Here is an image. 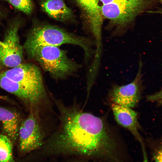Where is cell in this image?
Returning <instances> with one entry per match:
<instances>
[{"label": "cell", "mask_w": 162, "mask_h": 162, "mask_svg": "<svg viewBox=\"0 0 162 162\" xmlns=\"http://www.w3.org/2000/svg\"><path fill=\"white\" fill-rule=\"evenodd\" d=\"M60 124L55 132L37 150V158L72 157L83 160L119 162L124 160L116 133L104 119L76 106L54 99Z\"/></svg>", "instance_id": "6da1fadb"}, {"label": "cell", "mask_w": 162, "mask_h": 162, "mask_svg": "<svg viewBox=\"0 0 162 162\" xmlns=\"http://www.w3.org/2000/svg\"><path fill=\"white\" fill-rule=\"evenodd\" d=\"M0 88L15 96L28 113L41 117L50 103L40 70L34 63H22L0 72Z\"/></svg>", "instance_id": "7a4b0ae2"}, {"label": "cell", "mask_w": 162, "mask_h": 162, "mask_svg": "<svg viewBox=\"0 0 162 162\" xmlns=\"http://www.w3.org/2000/svg\"><path fill=\"white\" fill-rule=\"evenodd\" d=\"M70 44L80 47L88 62L94 54L92 42L88 38L77 35L54 26L40 25L34 28L28 35L24 45L26 51L40 46H59Z\"/></svg>", "instance_id": "3957f363"}, {"label": "cell", "mask_w": 162, "mask_h": 162, "mask_svg": "<svg viewBox=\"0 0 162 162\" xmlns=\"http://www.w3.org/2000/svg\"><path fill=\"white\" fill-rule=\"evenodd\" d=\"M26 52L29 58L36 61L56 80H64L73 75L82 67L59 46H40Z\"/></svg>", "instance_id": "277c9868"}, {"label": "cell", "mask_w": 162, "mask_h": 162, "mask_svg": "<svg viewBox=\"0 0 162 162\" xmlns=\"http://www.w3.org/2000/svg\"><path fill=\"white\" fill-rule=\"evenodd\" d=\"M42 119L38 115L29 112L21 122L16 144L19 160L38 149L44 142Z\"/></svg>", "instance_id": "5b68a950"}, {"label": "cell", "mask_w": 162, "mask_h": 162, "mask_svg": "<svg viewBox=\"0 0 162 162\" xmlns=\"http://www.w3.org/2000/svg\"><path fill=\"white\" fill-rule=\"evenodd\" d=\"M155 0H118L100 7L103 17L118 26L132 22L147 10Z\"/></svg>", "instance_id": "8992f818"}, {"label": "cell", "mask_w": 162, "mask_h": 162, "mask_svg": "<svg viewBox=\"0 0 162 162\" xmlns=\"http://www.w3.org/2000/svg\"><path fill=\"white\" fill-rule=\"evenodd\" d=\"M137 74L133 80L128 84L114 85L109 90L108 98L112 104L130 108L135 107L140 99L143 90L142 62L140 61Z\"/></svg>", "instance_id": "52a82bcc"}, {"label": "cell", "mask_w": 162, "mask_h": 162, "mask_svg": "<svg viewBox=\"0 0 162 162\" xmlns=\"http://www.w3.org/2000/svg\"><path fill=\"white\" fill-rule=\"evenodd\" d=\"M20 25L18 21L13 22L7 30L4 40L0 42L1 63L10 68L20 64L23 59V49L18 34Z\"/></svg>", "instance_id": "ba28073f"}, {"label": "cell", "mask_w": 162, "mask_h": 162, "mask_svg": "<svg viewBox=\"0 0 162 162\" xmlns=\"http://www.w3.org/2000/svg\"><path fill=\"white\" fill-rule=\"evenodd\" d=\"M0 104V124L1 133L8 136L14 146L16 144L19 127L24 118L17 107Z\"/></svg>", "instance_id": "9c48e42d"}, {"label": "cell", "mask_w": 162, "mask_h": 162, "mask_svg": "<svg viewBox=\"0 0 162 162\" xmlns=\"http://www.w3.org/2000/svg\"><path fill=\"white\" fill-rule=\"evenodd\" d=\"M111 107L117 122L129 130L140 142L142 150L144 161L147 157L143 140L139 131L137 114L131 108L112 104Z\"/></svg>", "instance_id": "30bf717a"}, {"label": "cell", "mask_w": 162, "mask_h": 162, "mask_svg": "<svg viewBox=\"0 0 162 162\" xmlns=\"http://www.w3.org/2000/svg\"><path fill=\"white\" fill-rule=\"evenodd\" d=\"M87 18L95 39L96 46L102 45V27L103 16L98 0H75Z\"/></svg>", "instance_id": "8fae6325"}, {"label": "cell", "mask_w": 162, "mask_h": 162, "mask_svg": "<svg viewBox=\"0 0 162 162\" xmlns=\"http://www.w3.org/2000/svg\"><path fill=\"white\" fill-rule=\"evenodd\" d=\"M42 9L51 18L58 21H65L73 17V13L62 0H43Z\"/></svg>", "instance_id": "7c38bea8"}, {"label": "cell", "mask_w": 162, "mask_h": 162, "mask_svg": "<svg viewBox=\"0 0 162 162\" xmlns=\"http://www.w3.org/2000/svg\"><path fill=\"white\" fill-rule=\"evenodd\" d=\"M14 146L8 136L0 134V162L15 161L13 154Z\"/></svg>", "instance_id": "4fadbf2b"}, {"label": "cell", "mask_w": 162, "mask_h": 162, "mask_svg": "<svg viewBox=\"0 0 162 162\" xmlns=\"http://www.w3.org/2000/svg\"><path fill=\"white\" fill-rule=\"evenodd\" d=\"M15 8L28 15L32 12L33 5L32 0H5Z\"/></svg>", "instance_id": "5bb4252c"}, {"label": "cell", "mask_w": 162, "mask_h": 162, "mask_svg": "<svg viewBox=\"0 0 162 162\" xmlns=\"http://www.w3.org/2000/svg\"><path fill=\"white\" fill-rule=\"evenodd\" d=\"M147 99L148 100L158 102L161 104V90L154 94L148 95L147 96Z\"/></svg>", "instance_id": "9a60e30c"}, {"label": "cell", "mask_w": 162, "mask_h": 162, "mask_svg": "<svg viewBox=\"0 0 162 162\" xmlns=\"http://www.w3.org/2000/svg\"><path fill=\"white\" fill-rule=\"evenodd\" d=\"M153 159L156 162H162V150L161 148L159 149L154 153Z\"/></svg>", "instance_id": "2e32d148"}, {"label": "cell", "mask_w": 162, "mask_h": 162, "mask_svg": "<svg viewBox=\"0 0 162 162\" xmlns=\"http://www.w3.org/2000/svg\"><path fill=\"white\" fill-rule=\"evenodd\" d=\"M102 4H105L110 3L118 0H99Z\"/></svg>", "instance_id": "e0dca14e"}, {"label": "cell", "mask_w": 162, "mask_h": 162, "mask_svg": "<svg viewBox=\"0 0 162 162\" xmlns=\"http://www.w3.org/2000/svg\"><path fill=\"white\" fill-rule=\"evenodd\" d=\"M2 14V12L0 9V18H1Z\"/></svg>", "instance_id": "ac0fdd59"}, {"label": "cell", "mask_w": 162, "mask_h": 162, "mask_svg": "<svg viewBox=\"0 0 162 162\" xmlns=\"http://www.w3.org/2000/svg\"><path fill=\"white\" fill-rule=\"evenodd\" d=\"M0 42H1V41H0ZM1 65H2V64H1V62H0V67L1 66Z\"/></svg>", "instance_id": "d6986e66"}]
</instances>
